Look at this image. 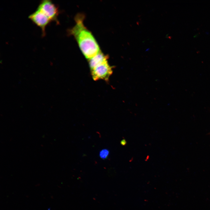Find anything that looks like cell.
<instances>
[{
	"mask_svg": "<svg viewBox=\"0 0 210 210\" xmlns=\"http://www.w3.org/2000/svg\"><path fill=\"white\" fill-rule=\"evenodd\" d=\"M120 144L122 146H125L127 144V142L125 139H123L120 141Z\"/></svg>",
	"mask_w": 210,
	"mask_h": 210,
	"instance_id": "7",
	"label": "cell"
},
{
	"mask_svg": "<svg viewBox=\"0 0 210 210\" xmlns=\"http://www.w3.org/2000/svg\"><path fill=\"white\" fill-rule=\"evenodd\" d=\"M112 69L107 60L91 70L92 77L94 80L102 79L107 81L112 74Z\"/></svg>",
	"mask_w": 210,
	"mask_h": 210,
	"instance_id": "3",
	"label": "cell"
},
{
	"mask_svg": "<svg viewBox=\"0 0 210 210\" xmlns=\"http://www.w3.org/2000/svg\"><path fill=\"white\" fill-rule=\"evenodd\" d=\"M28 18L34 23L41 28L42 36H44L46 34V27L51 21L43 13L37 9L30 14Z\"/></svg>",
	"mask_w": 210,
	"mask_h": 210,
	"instance_id": "4",
	"label": "cell"
},
{
	"mask_svg": "<svg viewBox=\"0 0 210 210\" xmlns=\"http://www.w3.org/2000/svg\"><path fill=\"white\" fill-rule=\"evenodd\" d=\"M108 56L101 51L89 60V65L91 70L104 62L107 60Z\"/></svg>",
	"mask_w": 210,
	"mask_h": 210,
	"instance_id": "5",
	"label": "cell"
},
{
	"mask_svg": "<svg viewBox=\"0 0 210 210\" xmlns=\"http://www.w3.org/2000/svg\"><path fill=\"white\" fill-rule=\"evenodd\" d=\"M109 151L107 149H104L101 150L99 153L100 158L103 159H106L109 155Z\"/></svg>",
	"mask_w": 210,
	"mask_h": 210,
	"instance_id": "6",
	"label": "cell"
},
{
	"mask_svg": "<svg viewBox=\"0 0 210 210\" xmlns=\"http://www.w3.org/2000/svg\"><path fill=\"white\" fill-rule=\"evenodd\" d=\"M43 13L52 21L59 23L57 17L59 14L58 7L51 1H41L37 9Z\"/></svg>",
	"mask_w": 210,
	"mask_h": 210,
	"instance_id": "2",
	"label": "cell"
},
{
	"mask_svg": "<svg viewBox=\"0 0 210 210\" xmlns=\"http://www.w3.org/2000/svg\"><path fill=\"white\" fill-rule=\"evenodd\" d=\"M83 18L78 15L75 18L76 23L69 30L78 43L85 57L90 59L100 51L99 46L91 32L84 26Z\"/></svg>",
	"mask_w": 210,
	"mask_h": 210,
	"instance_id": "1",
	"label": "cell"
}]
</instances>
